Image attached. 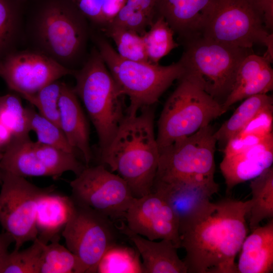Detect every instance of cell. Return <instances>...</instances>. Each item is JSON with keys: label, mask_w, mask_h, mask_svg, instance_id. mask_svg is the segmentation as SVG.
<instances>
[{"label": "cell", "mask_w": 273, "mask_h": 273, "mask_svg": "<svg viewBox=\"0 0 273 273\" xmlns=\"http://www.w3.org/2000/svg\"><path fill=\"white\" fill-rule=\"evenodd\" d=\"M166 100L157 123L159 150L210 124L226 111L200 85L184 76Z\"/></svg>", "instance_id": "obj_8"}, {"label": "cell", "mask_w": 273, "mask_h": 273, "mask_svg": "<svg viewBox=\"0 0 273 273\" xmlns=\"http://www.w3.org/2000/svg\"><path fill=\"white\" fill-rule=\"evenodd\" d=\"M71 2L73 3V4H74L76 2L79 1V0H70Z\"/></svg>", "instance_id": "obj_41"}, {"label": "cell", "mask_w": 273, "mask_h": 273, "mask_svg": "<svg viewBox=\"0 0 273 273\" xmlns=\"http://www.w3.org/2000/svg\"><path fill=\"white\" fill-rule=\"evenodd\" d=\"M156 1L126 0L109 24L130 29L143 35L156 18Z\"/></svg>", "instance_id": "obj_27"}, {"label": "cell", "mask_w": 273, "mask_h": 273, "mask_svg": "<svg viewBox=\"0 0 273 273\" xmlns=\"http://www.w3.org/2000/svg\"><path fill=\"white\" fill-rule=\"evenodd\" d=\"M0 223L14 240V250L37 238L35 215L37 201L55 186L37 187L25 177L0 171Z\"/></svg>", "instance_id": "obj_11"}, {"label": "cell", "mask_w": 273, "mask_h": 273, "mask_svg": "<svg viewBox=\"0 0 273 273\" xmlns=\"http://www.w3.org/2000/svg\"><path fill=\"white\" fill-rule=\"evenodd\" d=\"M25 16V40L64 67L75 70L85 58L87 19L70 0H33Z\"/></svg>", "instance_id": "obj_2"}, {"label": "cell", "mask_w": 273, "mask_h": 273, "mask_svg": "<svg viewBox=\"0 0 273 273\" xmlns=\"http://www.w3.org/2000/svg\"><path fill=\"white\" fill-rule=\"evenodd\" d=\"M214 131L209 124L159 150L155 179L185 182L217 193L219 185L214 180L217 143Z\"/></svg>", "instance_id": "obj_7"}, {"label": "cell", "mask_w": 273, "mask_h": 273, "mask_svg": "<svg viewBox=\"0 0 273 273\" xmlns=\"http://www.w3.org/2000/svg\"><path fill=\"white\" fill-rule=\"evenodd\" d=\"M13 242V238L7 232L0 234V264L9 253L8 248Z\"/></svg>", "instance_id": "obj_38"}, {"label": "cell", "mask_w": 273, "mask_h": 273, "mask_svg": "<svg viewBox=\"0 0 273 273\" xmlns=\"http://www.w3.org/2000/svg\"><path fill=\"white\" fill-rule=\"evenodd\" d=\"M54 192L42 195L36 206L35 224L37 238L46 244L60 240V233L69 219L73 205L70 196Z\"/></svg>", "instance_id": "obj_22"}, {"label": "cell", "mask_w": 273, "mask_h": 273, "mask_svg": "<svg viewBox=\"0 0 273 273\" xmlns=\"http://www.w3.org/2000/svg\"><path fill=\"white\" fill-rule=\"evenodd\" d=\"M183 42L184 50L179 60L184 69L182 76L198 84L218 102H223L233 88L241 63L252 53L251 49L220 43L201 35Z\"/></svg>", "instance_id": "obj_6"}, {"label": "cell", "mask_w": 273, "mask_h": 273, "mask_svg": "<svg viewBox=\"0 0 273 273\" xmlns=\"http://www.w3.org/2000/svg\"><path fill=\"white\" fill-rule=\"evenodd\" d=\"M126 1L104 0L102 13L104 26L103 28L113 21L125 4Z\"/></svg>", "instance_id": "obj_37"}, {"label": "cell", "mask_w": 273, "mask_h": 273, "mask_svg": "<svg viewBox=\"0 0 273 273\" xmlns=\"http://www.w3.org/2000/svg\"><path fill=\"white\" fill-rule=\"evenodd\" d=\"M121 231L134 244L141 256L145 273H188L184 261L171 241L162 239L154 242L135 234L123 225Z\"/></svg>", "instance_id": "obj_19"}, {"label": "cell", "mask_w": 273, "mask_h": 273, "mask_svg": "<svg viewBox=\"0 0 273 273\" xmlns=\"http://www.w3.org/2000/svg\"><path fill=\"white\" fill-rule=\"evenodd\" d=\"M271 106L272 97L267 94L254 95L245 99L230 118L214 131V136L217 142L225 144L258 113Z\"/></svg>", "instance_id": "obj_25"}, {"label": "cell", "mask_w": 273, "mask_h": 273, "mask_svg": "<svg viewBox=\"0 0 273 273\" xmlns=\"http://www.w3.org/2000/svg\"><path fill=\"white\" fill-rule=\"evenodd\" d=\"M92 37L120 92L128 98L126 111L128 115H136L143 108L154 106L184 73L179 61L163 66L125 59L102 36L93 34Z\"/></svg>", "instance_id": "obj_4"}, {"label": "cell", "mask_w": 273, "mask_h": 273, "mask_svg": "<svg viewBox=\"0 0 273 273\" xmlns=\"http://www.w3.org/2000/svg\"><path fill=\"white\" fill-rule=\"evenodd\" d=\"M237 264L238 273H269L273 271V219L258 226L247 236Z\"/></svg>", "instance_id": "obj_21"}, {"label": "cell", "mask_w": 273, "mask_h": 273, "mask_svg": "<svg viewBox=\"0 0 273 273\" xmlns=\"http://www.w3.org/2000/svg\"><path fill=\"white\" fill-rule=\"evenodd\" d=\"M73 90L96 131L100 154L108 146L126 115L124 98L96 48L75 70Z\"/></svg>", "instance_id": "obj_5"}, {"label": "cell", "mask_w": 273, "mask_h": 273, "mask_svg": "<svg viewBox=\"0 0 273 273\" xmlns=\"http://www.w3.org/2000/svg\"><path fill=\"white\" fill-rule=\"evenodd\" d=\"M74 71L30 49L18 50L0 63V77L22 98Z\"/></svg>", "instance_id": "obj_13"}, {"label": "cell", "mask_w": 273, "mask_h": 273, "mask_svg": "<svg viewBox=\"0 0 273 273\" xmlns=\"http://www.w3.org/2000/svg\"><path fill=\"white\" fill-rule=\"evenodd\" d=\"M0 171L25 177L50 176L37 158L33 142L29 138H13L6 147L0 160Z\"/></svg>", "instance_id": "obj_24"}, {"label": "cell", "mask_w": 273, "mask_h": 273, "mask_svg": "<svg viewBox=\"0 0 273 273\" xmlns=\"http://www.w3.org/2000/svg\"><path fill=\"white\" fill-rule=\"evenodd\" d=\"M35 154L41 163L46 168L50 176L59 178L66 171H72L78 175L85 167L79 161L76 153L61 149L33 142Z\"/></svg>", "instance_id": "obj_28"}, {"label": "cell", "mask_w": 273, "mask_h": 273, "mask_svg": "<svg viewBox=\"0 0 273 273\" xmlns=\"http://www.w3.org/2000/svg\"><path fill=\"white\" fill-rule=\"evenodd\" d=\"M26 2L0 0V63L25 41Z\"/></svg>", "instance_id": "obj_23"}, {"label": "cell", "mask_w": 273, "mask_h": 273, "mask_svg": "<svg viewBox=\"0 0 273 273\" xmlns=\"http://www.w3.org/2000/svg\"><path fill=\"white\" fill-rule=\"evenodd\" d=\"M131 232L154 241L168 239L181 247L178 222L172 210L158 193L135 198L124 216Z\"/></svg>", "instance_id": "obj_14"}, {"label": "cell", "mask_w": 273, "mask_h": 273, "mask_svg": "<svg viewBox=\"0 0 273 273\" xmlns=\"http://www.w3.org/2000/svg\"><path fill=\"white\" fill-rule=\"evenodd\" d=\"M70 185L74 203L92 208L112 220L124 218L135 199L127 183L102 164L85 166Z\"/></svg>", "instance_id": "obj_12"}, {"label": "cell", "mask_w": 273, "mask_h": 273, "mask_svg": "<svg viewBox=\"0 0 273 273\" xmlns=\"http://www.w3.org/2000/svg\"><path fill=\"white\" fill-rule=\"evenodd\" d=\"M270 63L263 56L253 53L241 63L233 88L222 103L227 111L235 103L249 97L267 94L273 89V70Z\"/></svg>", "instance_id": "obj_17"}, {"label": "cell", "mask_w": 273, "mask_h": 273, "mask_svg": "<svg viewBox=\"0 0 273 273\" xmlns=\"http://www.w3.org/2000/svg\"><path fill=\"white\" fill-rule=\"evenodd\" d=\"M45 244L37 238L28 248L9 252L0 264V273H39Z\"/></svg>", "instance_id": "obj_34"}, {"label": "cell", "mask_w": 273, "mask_h": 273, "mask_svg": "<svg viewBox=\"0 0 273 273\" xmlns=\"http://www.w3.org/2000/svg\"><path fill=\"white\" fill-rule=\"evenodd\" d=\"M174 32L169 24L161 16L155 20L142 35L149 62L157 64L164 56L179 44L174 39Z\"/></svg>", "instance_id": "obj_29"}, {"label": "cell", "mask_w": 273, "mask_h": 273, "mask_svg": "<svg viewBox=\"0 0 273 273\" xmlns=\"http://www.w3.org/2000/svg\"><path fill=\"white\" fill-rule=\"evenodd\" d=\"M151 192L160 195L170 207L179 225L215 193L208 188L180 181L155 179Z\"/></svg>", "instance_id": "obj_20"}, {"label": "cell", "mask_w": 273, "mask_h": 273, "mask_svg": "<svg viewBox=\"0 0 273 273\" xmlns=\"http://www.w3.org/2000/svg\"><path fill=\"white\" fill-rule=\"evenodd\" d=\"M273 162V133L260 142L235 154L224 155L220 169L224 178L226 191L237 185L251 180Z\"/></svg>", "instance_id": "obj_15"}, {"label": "cell", "mask_w": 273, "mask_h": 273, "mask_svg": "<svg viewBox=\"0 0 273 273\" xmlns=\"http://www.w3.org/2000/svg\"><path fill=\"white\" fill-rule=\"evenodd\" d=\"M215 0H157L162 17L183 42L200 35Z\"/></svg>", "instance_id": "obj_16"}, {"label": "cell", "mask_w": 273, "mask_h": 273, "mask_svg": "<svg viewBox=\"0 0 273 273\" xmlns=\"http://www.w3.org/2000/svg\"><path fill=\"white\" fill-rule=\"evenodd\" d=\"M102 29L113 40L117 48L116 51L121 57L149 62L142 35L134 31L112 25H107Z\"/></svg>", "instance_id": "obj_33"}, {"label": "cell", "mask_w": 273, "mask_h": 273, "mask_svg": "<svg viewBox=\"0 0 273 273\" xmlns=\"http://www.w3.org/2000/svg\"><path fill=\"white\" fill-rule=\"evenodd\" d=\"M25 109L29 129L35 132L37 142L76 153L59 126L37 113L32 107H26Z\"/></svg>", "instance_id": "obj_35"}, {"label": "cell", "mask_w": 273, "mask_h": 273, "mask_svg": "<svg viewBox=\"0 0 273 273\" xmlns=\"http://www.w3.org/2000/svg\"><path fill=\"white\" fill-rule=\"evenodd\" d=\"M39 273H84L77 257L59 240L45 244L41 255Z\"/></svg>", "instance_id": "obj_30"}, {"label": "cell", "mask_w": 273, "mask_h": 273, "mask_svg": "<svg viewBox=\"0 0 273 273\" xmlns=\"http://www.w3.org/2000/svg\"><path fill=\"white\" fill-rule=\"evenodd\" d=\"M252 204L249 211V227L253 230L260 222L273 217V168L266 169L250 184Z\"/></svg>", "instance_id": "obj_26"}, {"label": "cell", "mask_w": 273, "mask_h": 273, "mask_svg": "<svg viewBox=\"0 0 273 273\" xmlns=\"http://www.w3.org/2000/svg\"><path fill=\"white\" fill-rule=\"evenodd\" d=\"M13 139L9 130L0 122V149L6 147Z\"/></svg>", "instance_id": "obj_39"}, {"label": "cell", "mask_w": 273, "mask_h": 273, "mask_svg": "<svg viewBox=\"0 0 273 273\" xmlns=\"http://www.w3.org/2000/svg\"><path fill=\"white\" fill-rule=\"evenodd\" d=\"M0 122L11 132L13 138H28L29 129L26 109L20 98L14 94L0 96Z\"/></svg>", "instance_id": "obj_32"}, {"label": "cell", "mask_w": 273, "mask_h": 273, "mask_svg": "<svg viewBox=\"0 0 273 273\" xmlns=\"http://www.w3.org/2000/svg\"><path fill=\"white\" fill-rule=\"evenodd\" d=\"M62 82L58 80L45 85L35 94L23 97L42 116L60 126L59 101Z\"/></svg>", "instance_id": "obj_36"}, {"label": "cell", "mask_w": 273, "mask_h": 273, "mask_svg": "<svg viewBox=\"0 0 273 273\" xmlns=\"http://www.w3.org/2000/svg\"><path fill=\"white\" fill-rule=\"evenodd\" d=\"M140 256L137 250L116 244L103 255L98 264L96 272H144Z\"/></svg>", "instance_id": "obj_31"}, {"label": "cell", "mask_w": 273, "mask_h": 273, "mask_svg": "<svg viewBox=\"0 0 273 273\" xmlns=\"http://www.w3.org/2000/svg\"><path fill=\"white\" fill-rule=\"evenodd\" d=\"M118 231L107 216L73 202L62 235L66 247L80 261L84 273H92L96 272L98 264L107 250L117 244Z\"/></svg>", "instance_id": "obj_10"}, {"label": "cell", "mask_w": 273, "mask_h": 273, "mask_svg": "<svg viewBox=\"0 0 273 273\" xmlns=\"http://www.w3.org/2000/svg\"><path fill=\"white\" fill-rule=\"evenodd\" d=\"M251 200L208 201L179 225L189 273H238L235 258L247 236Z\"/></svg>", "instance_id": "obj_1"}, {"label": "cell", "mask_w": 273, "mask_h": 273, "mask_svg": "<svg viewBox=\"0 0 273 273\" xmlns=\"http://www.w3.org/2000/svg\"><path fill=\"white\" fill-rule=\"evenodd\" d=\"M201 35L245 49L273 40L257 0H215Z\"/></svg>", "instance_id": "obj_9"}, {"label": "cell", "mask_w": 273, "mask_h": 273, "mask_svg": "<svg viewBox=\"0 0 273 273\" xmlns=\"http://www.w3.org/2000/svg\"><path fill=\"white\" fill-rule=\"evenodd\" d=\"M153 106L135 115H126L111 142L100 153L101 164L107 165L139 198L151 192L157 171L159 149L154 130Z\"/></svg>", "instance_id": "obj_3"}, {"label": "cell", "mask_w": 273, "mask_h": 273, "mask_svg": "<svg viewBox=\"0 0 273 273\" xmlns=\"http://www.w3.org/2000/svg\"><path fill=\"white\" fill-rule=\"evenodd\" d=\"M59 109L60 128L71 146L81 153L88 166L93 157L89 124L73 88L63 82Z\"/></svg>", "instance_id": "obj_18"}, {"label": "cell", "mask_w": 273, "mask_h": 273, "mask_svg": "<svg viewBox=\"0 0 273 273\" xmlns=\"http://www.w3.org/2000/svg\"><path fill=\"white\" fill-rule=\"evenodd\" d=\"M3 156V152L1 151V150L0 149V160L1 159Z\"/></svg>", "instance_id": "obj_40"}]
</instances>
